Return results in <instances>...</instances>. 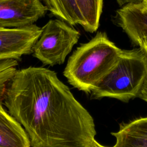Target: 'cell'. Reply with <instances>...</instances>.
<instances>
[{"mask_svg":"<svg viewBox=\"0 0 147 147\" xmlns=\"http://www.w3.org/2000/svg\"><path fill=\"white\" fill-rule=\"evenodd\" d=\"M80 36V32L59 19L49 20L33 47V55L45 65L64 63Z\"/></svg>","mask_w":147,"mask_h":147,"instance_id":"4","label":"cell"},{"mask_svg":"<svg viewBox=\"0 0 147 147\" xmlns=\"http://www.w3.org/2000/svg\"><path fill=\"white\" fill-rule=\"evenodd\" d=\"M76 2L83 20L82 26L87 32H95L99 27L103 0H76Z\"/></svg>","mask_w":147,"mask_h":147,"instance_id":"11","label":"cell"},{"mask_svg":"<svg viewBox=\"0 0 147 147\" xmlns=\"http://www.w3.org/2000/svg\"><path fill=\"white\" fill-rule=\"evenodd\" d=\"M137 45H138V47L142 45L147 48V36H145L141 38L138 41Z\"/></svg>","mask_w":147,"mask_h":147,"instance_id":"15","label":"cell"},{"mask_svg":"<svg viewBox=\"0 0 147 147\" xmlns=\"http://www.w3.org/2000/svg\"><path fill=\"white\" fill-rule=\"evenodd\" d=\"M147 78V56L140 47L122 50L114 66L91 91L92 99L129 102L138 96Z\"/></svg>","mask_w":147,"mask_h":147,"instance_id":"3","label":"cell"},{"mask_svg":"<svg viewBox=\"0 0 147 147\" xmlns=\"http://www.w3.org/2000/svg\"><path fill=\"white\" fill-rule=\"evenodd\" d=\"M0 98V147H31L22 126L3 108Z\"/></svg>","mask_w":147,"mask_h":147,"instance_id":"8","label":"cell"},{"mask_svg":"<svg viewBox=\"0 0 147 147\" xmlns=\"http://www.w3.org/2000/svg\"><path fill=\"white\" fill-rule=\"evenodd\" d=\"M138 97L147 102V78Z\"/></svg>","mask_w":147,"mask_h":147,"instance_id":"13","label":"cell"},{"mask_svg":"<svg viewBox=\"0 0 147 147\" xmlns=\"http://www.w3.org/2000/svg\"><path fill=\"white\" fill-rule=\"evenodd\" d=\"M41 33V28L36 24L20 28L0 26V60H18L32 53Z\"/></svg>","mask_w":147,"mask_h":147,"instance_id":"5","label":"cell"},{"mask_svg":"<svg viewBox=\"0 0 147 147\" xmlns=\"http://www.w3.org/2000/svg\"><path fill=\"white\" fill-rule=\"evenodd\" d=\"M52 15L71 26L83 25V20L76 0H42Z\"/></svg>","mask_w":147,"mask_h":147,"instance_id":"10","label":"cell"},{"mask_svg":"<svg viewBox=\"0 0 147 147\" xmlns=\"http://www.w3.org/2000/svg\"><path fill=\"white\" fill-rule=\"evenodd\" d=\"M116 1L120 6H123L129 4L140 3L143 2V0H116Z\"/></svg>","mask_w":147,"mask_h":147,"instance_id":"14","label":"cell"},{"mask_svg":"<svg viewBox=\"0 0 147 147\" xmlns=\"http://www.w3.org/2000/svg\"><path fill=\"white\" fill-rule=\"evenodd\" d=\"M47 11L41 0H0V26L32 25L44 17Z\"/></svg>","mask_w":147,"mask_h":147,"instance_id":"6","label":"cell"},{"mask_svg":"<svg viewBox=\"0 0 147 147\" xmlns=\"http://www.w3.org/2000/svg\"><path fill=\"white\" fill-rule=\"evenodd\" d=\"M3 99L31 147H108L96 141L93 118L54 71L17 69Z\"/></svg>","mask_w":147,"mask_h":147,"instance_id":"1","label":"cell"},{"mask_svg":"<svg viewBox=\"0 0 147 147\" xmlns=\"http://www.w3.org/2000/svg\"><path fill=\"white\" fill-rule=\"evenodd\" d=\"M122 50L106 33L98 32L72 53L63 75L74 87L91 93L114 66Z\"/></svg>","mask_w":147,"mask_h":147,"instance_id":"2","label":"cell"},{"mask_svg":"<svg viewBox=\"0 0 147 147\" xmlns=\"http://www.w3.org/2000/svg\"><path fill=\"white\" fill-rule=\"evenodd\" d=\"M114 21L136 45L141 38L147 36V6L143 2L121 7L117 10Z\"/></svg>","mask_w":147,"mask_h":147,"instance_id":"7","label":"cell"},{"mask_svg":"<svg viewBox=\"0 0 147 147\" xmlns=\"http://www.w3.org/2000/svg\"><path fill=\"white\" fill-rule=\"evenodd\" d=\"M111 134L115 138L113 147H147V117L121 124Z\"/></svg>","mask_w":147,"mask_h":147,"instance_id":"9","label":"cell"},{"mask_svg":"<svg viewBox=\"0 0 147 147\" xmlns=\"http://www.w3.org/2000/svg\"><path fill=\"white\" fill-rule=\"evenodd\" d=\"M17 65L16 60H0V98H3L8 83L17 71Z\"/></svg>","mask_w":147,"mask_h":147,"instance_id":"12","label":"cell"},{"mask_svg":"<svg viewBox=\"0 0 147 147\" xmlns=\"http://www.w3.org/2000/svg\"><path fill=\"white\" fill-rule=\"evenodd\" d=\"M143 3L147 6V0H143Z\"/></svg>","mask_w":147,"mask_h":147,"instance_id":"16","label":"cell"}]
</instances>
